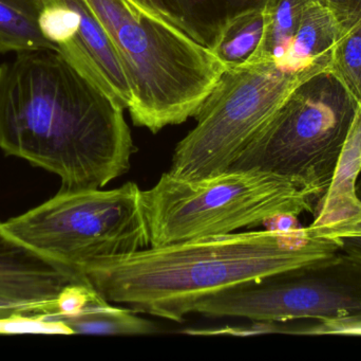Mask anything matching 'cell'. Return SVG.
<instances>
[{"label": "cell", "mask_w": 361, "mask_h": 361, "mask_svg": "<svg viewBox=\"0 0 361 361\" xmlns=\"http://www.w3.org/2000/svg\"><path fill=\"white\" fill-rule=\"evenodd\" d=\"M89 284L11 237L0 226V297L51 322L61 315V298L76 285Z\"/></svg>", "instance_id": "obj_10"}, {"label": "cell", "mask_w": 361, "mask_h": 361, "mask_svg": "<svg viewBox=\"0 0 361 361\" xmlns=\"http://www.w3.org/2000/svg\"><path fill=\"white\" fill-rule=\"evenodd\" d=\"M361 173V104L337 163L332 182L315 205V220L307 227L314 237L330 239L334 233L361 224V199L356 182Z\"/></svg>", "instance_id": "obj_11"}, {"label": "cell", "mask_w": 361, "mask_h": 361, "mask_svg": "<svg viewBox=\"0 0 361 361\" xmlns=\"http://www.w3.org/2000/svg\"><path fill=\"white\" fill-rule=\"evenodd\" d=\"M358 105L332 70L320 72L296 87L229 169L273 174L319 199L332 182Z\"/></svg>", "instance_id": "obj_5"}, {"label": "cell", "mask_w": 361, "mask_h": 361, "mask_svg": "<svg viewBox=\"0 0 361 361\" xmlns=\"http://www.w3.org/2000/svg\"><path fill=\"white\" fill-rule=\"evenodd\" d=\"M309 0H267L263 8V33L246 61H274L281 65Z\"/></svg>", "instance_id": "obj_17"}, {"label": "cell", "mask_w": 361, "mask_h": 361, "mask_svg": "<svg viewBox=\"0 0 361 361\" xmlns=\"http://www.w3.org/2000/svg\"><path fill=\"white\" fill-rule=\"evenodd\" d=\"M263 8L242 15L229 25L214 52L225 66L245 63L263 33Z\"/></svg>", "instance_id": "obj_18"}, {"label": "cell", "mask_w": 361, "mask_h": 361, "mask_svg": "<svg viewBox=\"0 0 361 361\" xmlns=\"http://www.w3.org/2000/svg\"><path fill=\"white\" fill-rule=\"evenodd\" d=\"M298 216L293 215V214H281V215L275 216L265 223L264 226L269 230L278 231H292L300 228Z\"/></svg>", "instance_id": "obj_21"}, {"label": "cell", "mask_w": 361, "mask_h": 361, "mask_svg": "<svg viewBox=\"0 0 361 361\" xmlns=\"http://www.w3.org/2000/svg\"><path fill=\"white\" fill-rule=\"evenodd\" d=\"M114 44L129 84L133 123L157 134L195 117L226 66L177 25L127 0H86Z\"/></svg>", "instance_id": "obj_3"}, {"label": "cell", "mask_w": 361, "mask_h": 361, "mask_svg": "<svg viewBox=\"0 0 361 361\" xmlns=\"http://www.w3.org/2000/svg\"><path fill=\"white\" fill-rule=\"evenodd\" d=\"M326 70L296 73L267 61L227 66L176 146L169 173L199 180L227 171L296 87Z\"/></svg>", "instance_id": "obj_7"}, {"label": "cell", "mask_w": 361, "mask_h": 361, "mask_svg": "<svg viewBox=\"0 0 361 361\" xmlns=\"http://www.w3.org/2000/svg\"><path fill=\"white\" fill-rule=\"evenodd\" d=\"M127 1L133 4L137 10L144 11V12L148 13V14L152 15V16L158 17V18L163 19V20L169 21V23L177 25L175 21L171 19V17L167 14L164 8L161 6L159 0H127Z\"/></svg>", "instance_id": "obj_20"}, {"label": "cell", "mask_w": 361, "mask_h": 361, "mask_svg": "<svg viewBox=\"0 0 361 361\" xmlns=\"http://www.w3.org/2000/svg\"><path fill=\"white\" fill-rule=\"evenodd\" d=\"M330 239H336L341 244V251L361 258V226L338 231Z\"/></svg>", "instance_id": "obj_19"}, {"label": "cell", "mask_w": 361, "mask_h": 361, "mask_svg": "<svg viewBox=\"0 0 361 361\" xmlns=\"http://www.w3.org/2000/svg\"><path fill=\"white\" fill-rule=\"evenodd\" d=\"M141 191L135 182L111 190L59 191L0 226L52 262L86 278L82 268L89 263L149 246Z\"/></svg>", "instance_id": "obj_6"}, {"label": "cell", "mask_w": 361, "mask_h": 361, "mask_svg": "<svg viewBox=\"0 0 361 361\" xmlns=\"http://www.w3.org/2000/svg\"><path fill=\"white\" fill-rule=\"evenodd\" d=\"M195 313L263 324L361 317V258H330L247 282L202 301Z\"/></svg>", "instance_id": "obj_8"}, {"label": "cell", "mask_w": 361, "mask_h": 361, "mask_svg": "<svg viewBox=\"0 0 361 361\" xmlns=\"http://www.w3.org/2000/svg\"><path fill=\"white\" fill-rule=\"evenodd\" d=\"M124 110L59 51L0 65V150L59 176V191L103 189L130 170Z\"/></svg>", "instance_id": "obj_1"}, {"label": "cell", "mask_w": 361, "mask_h": 361, "mask_svg": "<svg viewBox=\"0 0 361 361\" xmlns=\"http://www.w3.org/2000/svg\"><path fill=\"white\" fill-rule=\"evenodd\" d=\"M39 0H0V54L52 49L39 27Z\"/></svg>", "instance_id": "obj_16"}, {"label": "cell", "mask_w": 361, "mask_h": 361, "mask_svg": "<svg viewBox=\"0 0 361 361\" xmlns=\"http://www.w3.org/2000/svg\"><path fill=\"white\" fill-rule=\"evenodd\" d=\"M341 25L332 71L361 104V0H331Z\"/></svg>", "instance_id": "obj_15"}, {"label": "cell", "mask_w": 361, "mask_h": 361, "mask_svg": "<svg viewBox=\"0 0 361 361\" xmlns=\"http://www.w3.org/2000/svg\"><path fill=\"white\" fill-rule=\"evenodd\" d=\"M63 334L152 335L159 332L158 326L140 317L128 307H114L103 297H97L75 315L55 320Z\"/></svg>", "instance_id": "obj_14"}, {"label": "cell", "mask_w": 361, "mask_h": 361, "mask_svg": "<svg viewBox=\"0 0 361 361\" xmlns=\"http://www.w3.org/2000/svg\"><path fill=\"white\" fill-rule=\"evenodd\" d=\"M341 251L307 228L233 232L97 259L82 275L104 299L182 324L209 297Z\"/></svg>", "instance_id": "obj_2"}, {"label": "cell", "mask_w": 361, "mask_h": 361, "mask_svg": "<svg viewBox=\"0 0 361 361\" xmlns=\"http://www.w3.org/2000/svg\"><path fill=\"white\" fill-rule=\"evenodd\" d=\"M39 27L82 74L128 110L133 89L109 36L86 0H39Z\"/></svg>", "instance_id": "obj_9"}, {"label": "cell", "mask_w": 361, "mask_h": 361, "mask_svg": "<svg viewBox=\"0 0 361 361\" xmlns=\"http://www.w3.org/2000/svg\"><path fill=\"white\" fill-rule=\"evenodd\" d=\"M341 25L331 0H309L280 68L290 72L332 69Z\"/></svg>", "instance_id": "obj_12"}, {"label": "cell", "mask_w": 361, "mask_h": 361, "mask_svg": "<svg viewBox=\"0 0 361 361\" xmlns=\"http://www.w3.org/2000/svg\"><path fill=\"white\" fill-rule=\"evenodd\" d=\"M358 226H361V224H360V225H358Z\"/></svg>", "instance_id": "obj_22"}, {"label": "cell", "mask_w": 361, "mask_h": 361, "mask_svg": "<svg viewBox=\"0 0 361 361\" xmlns=\"http://www.w3.org/2000/svg\"><path fill=\"white\" fill-rule=\"evenodd\" d=\"M267 0H159L176 25L214 51L233 21L262 10Z\"/></svg>", "instance_id": "obj_13"}, {"label": "cell", "mask_w": 361, "mask_h": 361, "mask_svg": "<svg viewBox=\"0 0 361 361\" xmlns=\"http://www.w3.org/2000/svg\"><path fill=\"white\" fill-rule=\"evenodd\" d=\"M149 246L169 245L255 228L281 214H314V199L273 174L228 169L199 180L166 172L141 191Z\"/></svg>", "instance_id": "obj_4"}]
</instances>
